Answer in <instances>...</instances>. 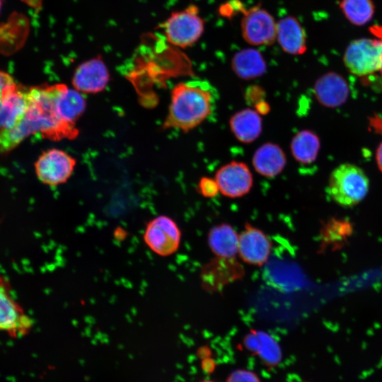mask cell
Instances as JSON below:
<instances>
[{"label":"cell","instance_id":"18","mask_svg":"<svg viewBox=\"0 0 382 382\" xmlns=\"http://www.w3.org/2000/svg\"><path fill=\"white\" fill-rule=\"evenodd\" d=\"M229 127L238 141L243 144L253 143L262 131L261 115L255 109H243L230 117Z\"/></svg>","mask_w":382,"mask_h":382},{"label":"cell","instance_id":"25","mask_svg":"<svg viewBox=\"0 0 382 382\" xmlns=\"http://www.w3.org/2000/svg\"><path fill=\"white\" fill-rule=\"evenodd\" d=\"M266 93L262 87L258 85L248 86L245 92V99L248 105L255 106L265 100Z\"/></svg>","mask_w":382,"mask_h":382},{"label":"cell","instance_id":"24","mask_svg":"<svg viewBox=\"0 0 382 382\" xmlns=\"http://www.w3.org/2000/svg\"><path fill=\"white\" fill-rule=\"evenodd\" d=\"M198 192L205 198H212L218 195L219 189L214 178L202 177L197 183Z\"/></svg>","mask_w":382,"mask_h":382},{"label":"cell","instance_id":"10","mask_svg":"<svg viewBox=\"0 0 382 382\" xmlns=\"http://www.w3.org/2000/svg\"><path fill=\"white\" fill-rule=\"evenodd\" d=\"M214 179L219 192L229 198H238L247 195L253 184L250 168L242 161H233L216 172Z\"/></svg>","mask_w":382,"mask_h":382},{"label":"cell","instance_id":"26","mask_svg":"<svg viewBox=\"0 0 382 382\" xmlns=\"http://www.w3.org/2000/svg\"><path fill=\"white\" fill-rule=\"evenodd\" d=\"M226 382H260V381L258 376L250 371L237 369L228 376Z\"/></svg>","mask_w":382,"mask_h":382},{"label":"cell","instance_id":"21","mask_svg":"<svg viewBox=\"0 0 382 382\" xmlns=\"http://www.w3.org/2000/svg\"><path fill=\"white\" fill-rule=\"evenodd\" d=\"M245 347L257 354L264 362L274 365L281 359V349L277 342L267 333L251 330L245 339Z\"/></svg>","mask_w":382,"mask_h":382},{"label":"cell","instance_id":"11","mask_svg":"<svg viewBox=\"0 0 382 382\" xmlns=\"http://www.w3.org/2000/svg\"><path fill=\"white\" fill-rule=\"evenodd\" d=\"M272 244L269 237L260 228L245 223L239 234L238 253L245 263L262 266L267 262Z\"/></svg>","mask_w":382,"mask_h":382},{"label":"cell","instance_id":"20","mask_svg":"<svg viewBox=\"0 0 382 382\" xmlns=\"http://www.w3.org/2000/svg\"><path fill=\"white\" fill-rule=\"evenodd\" d=\"M231 68L238 78L249 81L262 76L267 70V64L258 50L246 48L233 55Z\"/></svg>","mask_w":382,"mask_h":382},{"label":"cell","instance_id":"7","mask_svg":"<svg viewBox=\"0 0 382 382\" xmlns=\"http://www.w3.org/2000/svg\"><path fill=\"white\" fill-rule=\"evenodd\" d=\"M32 319L16 301L9 282L0 276V332L18 338L28 334Z\"/></svg>","mask_w":382,"mask_h":382},{"label":"cell","instance_id":"5","mask_svg":"<svg viewBox=\"0 0 382 382\" xmlns=\"http://www.w3.org/2000/svg\"><path fill=\"white\" fill-rule=\"evenodd\" d=\"M167 42L175 47L187 48L202 36L204 21L196 5H189L183 10L173 11L161 24Z\"/></svg>","mask_w":382,"mask_h":382},{"label":"cell","instance_id":"14","mask_svg":"<svg viewBox=\"0 0 382 382\" xmlns=\"http://www.w3.org/2000/svg\"><path fill=\"white\" fill-rule=\"evenodd\" d=\"M313 92L322 105L333 108L341 106L347 100L349 88L347 81L340 74L329 72L316 80Z\"/></svg>","mask_w":382,"mask_h":382},{"label":"cell","instance_id":"22","mask_svg":"<svg viewBox=\"0 0 382 382\" xmlns=\"http://www.w3.org/2000/svg\"><path fill=\"white\" fill-rule=\"evenodd\" d=\"M320 147V139L311 130L298 132L291 139L290 150L294 158L301 164H311L318 156Z\"/></svg>","mask_w":382,"mask_h":382},{"label":"cell","instance_id":"9","mask_svg":"<svg viewBox=\"0 0 382 382\" xmlns=\"http://www.w3.org/2000/svg\"><path fill=\"white\" fill-rule=\"evenodd\" d=\"M241 34L246 42L255 46H269L276 40L277 23L260 6L246 9L241 22Z\"/></svg>","mask_w":382,"mask_h":382},{"label":"cell","instance_id":"29","mask_svg":"<svg viewBox=\"0 0 382 382\" xmlns=\"http://www.w3.org/2000/svg\"><path fill=\"white\" fill-rule=\"evenodd\" d=\"M378 71L380 72L381 75L382 76V59L381 62V65Z\"/></svg>","mask_w":382,"mask_h":382},{"label":"cell","instance_id":"13","mask_svg":"<svg viewBox=\"0 0 382 382\" xmlns=\"http://www.w3.org/2000/svg\"><path fill=\"white\" fill-rule=\"evenodd\" d=\"M30 105V88L15 83L3 92L0 104V130L18 125Z\"/></svg>","mask_w":382,"mask_h":382},{"label":"cell","instance_id":"16","mask_svg":"<svg viewBox=\"0 0 382 382\" xmlns=\"http://www.w3.org/2000/svg\"><path fill=\"white\" fill-rule=\"evenodd\" d=\"M55 106L60 120L65 124L76 127V121L86 108V99L81 92L57 83Z\"/></svg>","mask_w":382,"mask_h":382},{"label":"cell","instance_id":"4","mask_svg":"<svg viewBox=\"0 0 382 382\" xmlns=\"http://www.w3.org/2000/svg\"><path fill=\"white\" fill-rule=\"evenodd\" d=\"M373 37L353 40L343 56L347 70L357 76H366L378 71L382 59V28L371 29Z\"/></svg>","mask_w":382,"mask_h":382},{"label":"cell","instance_id":"19","mask_svg":"<svg viewBox=\"0 0 382 382\" xmlns=\"http://www.w3.org/2000/svg\"><path fill=\"white\" fill-rule=\"evenodd\" d=\"M239 234L228 224L213 226L207 235L208 245L216 257L232 259L238 253Z\"/></svg>","mask_w":382,"mask_h":382},{"label":"cell","instance_id":"23","mask_svg":"<svg viewBox=\"0 0 382 382\" xmlns=\"http://www.w3.org/2000/svg\"><path fill=\"white\" fill-rule=\"evenodd\" d=\"M340 8L345 17L356 25L369 23L374 13L371 0H341Z\"/></svg>","mask_w":382,"mask_h":382},{"label":"cell","instance_id":"12","mask_svg":"<svg viewBox=\"0 0 382 382\" xmlns=\"http://www.w3.org/2000/svg\"><path fill=\"white\" fill-rule=\"evenodd\" d=\"M110 81V72L100 57L81 63L75 69L71 83L76 91L97 93L104 91Z\"/></svg>","mask_w":382,"mask_h":382},{"label":"cell","instance_id":"15","mask_svg":"<svg viewBox=\"0 0 382 382\" xmlns=\"http://www.w3.org/2000/svg\"><path fill=\"white\" fill-rule=\"evenodd\" d=\"M252 164L259 175L273 178L284 170L286 165V156L278 144L266 142L254 152Z\"/></svg>","mask_w":382,"mask_h":382},{"label":"cell","instance_id":"17","mask_svg":"<svg viewBox=\"0 0 382 382\" xmlns=\"http://www.w3.org/2000/svg\"><path fill=\"white\" fill-rule=\"evenodd\" d=\"M276 40L288 54L299 55L306 51L305 31L299 21L293 16L283 18L277 23Z\"/></svg>","mask_w":382,"mask_h":382},{"label":"cell","instance_id":"28","mask_svg":"<svg viewBox=\"0 0 382 382\" xmlns=\"http://www.w3.org/2000/svg\"><path fill=\"white\" fill-rule=\"evenodd\" d=\"M253 108L260 115H265L270 111V105L265 100L258 103Z\"/></svg>","mask_w":382,"mask_h":382},{"label":"cell","instance_id":"8","mask_svg":"<svg viewBox=\"0 0 382 382\" xmlns=\"http://www.w3.org/2000/svg\"><path fill=\"white\" fill-rule=\"evenodd\" d=\"M76 159L66 151L52 149L44 151L35 163L37 178L44 184L57 186L64 183L72 175Z\"/></svg>","mask_w":382,"mask_h":382},{"label":"cell","instance_id":"27","mask_svg":"<svg viewBox=\"0 0 382 382\" xmlns=\"http://www.w3.org/2000/svg\"><path fill=\"white\" fill-rule=\"evenodd\" d=\"M15 83L13 77L9 74L0 71V104L4 91Z\"/></svg>","mask_w":382,"mask_h":382},{"label":"cell","instance_id":"1","mask_svg":"<svg viewBox=\"0 0 382 382\" xmlns=\"http://www.w3.org/2000/svg\"><path fill=\"white\" fill-rule=\"evenodd\" d=\"M214 105L215 95L206 81L178 83L171 91L168 114L162 128L188 132L212 115Z\"/></svg>","mask_w":382,"mask_h":382},{"label":"cell","instance_id":"2","mask_svg":"<svg viewBox=\"0 0 382 382\" xmlns=\"http://www.w3.org/2000/svg\"><path fill=\"white\" fill-rule=\"evenodd\" d=\"M56 92L57 84L30 88L29 112L43 138L53 141L74 139L79 130L60 120L55 106Z\"/></svg>","mask_w":382,"mask_h":382},{"label":"cell","instance_id":"6","mask_svg":"<svg viewBox=\"0 0 382 382\" xmlns=\"http://www.w3.org/2000/svg\"><path fill=\"white\" fill-rule=\"evenodd\" d=\"M144 241L156 255L168 257L179 248L181 231L176 222L166 215H159L146 224Z\"/></svg>","mask_w":382,"mask_h":382},{"label":"cell","instance_id":"31","mask_svg":"<svg viewBox=\"0 0 382 382\" xmlns=\"http://www.w3.org/2000/svg\"><path fill=\"white\" fill-rule=\"evenodd\" d=\"M202 382H213V381H202Z\"/></svg>","mask_w":382,"mask_h":382},{"label":"cell","instance_id":"3","mask_svg":"<svg viewBox=\"0 0 382 382\" xmlns=\"http://www.w3.org/2000/svg\"><path fill=\"white\" fill-rule=\"evenodd\" d=\"M369 186V179L362 169L354 164L342 163L332 171L326 192L338 204L352 207L366 197Z\"/></svg>","mask_w":382,"mask_h":382},{"label":"cell","instance_id":"30","mask_svg":"<svg viewBox=\"0 0 382 382\" xmlns=\"http://www.w3.org/2000/svg\"><path fill=\"white\" fill-rule=\"evenodd\" d=\"M1 7H2V0H0V12L1 10Z\"/></svg>","mask_w":382,"mask_h":382}]
</instances>
